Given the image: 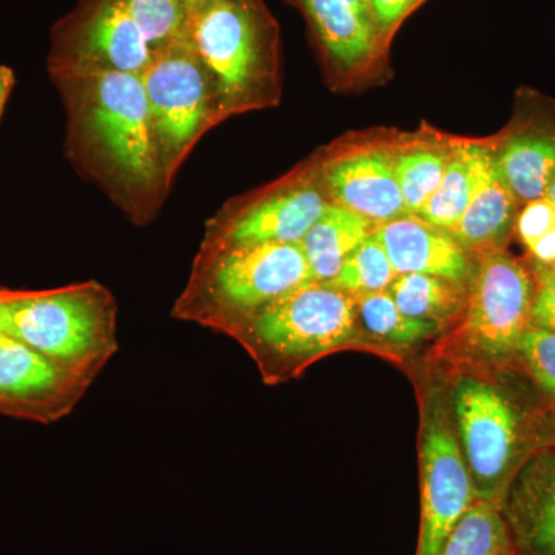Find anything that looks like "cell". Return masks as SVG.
<instances>
[{
    "label": "cell",
    "mask_w": 555,
    "mask_h": 555,
    "mask_svg": "<svg viewBox=\"0 0 555 555\" xmlns=\"http://www.w3.org/2000/svg\"><path fill=\"white\" fill-rule=\"evenodd\" d=\"M14 75L10 68L0 67V115L5 107V102L9 100L11 89H13Z\"/></svg>",
    "instance_id": "1f68e13d"
},
{
    "label": "cell",
    "mask_w": 555,
    "mask_h": 555,
    "mask_svg": "<svg viewBox=\"0 0 555 555\" xmlns=\"http://www.w3.org/2000/svg\"><path fill=\"white\" fill-rule=\"evenodd\" d=\"M357 312L369 334L396 346H414L436 337L440 326L406 315L389 291L358 295Z\"/></svg>",
    "instance_id": "603a6c76"
},
{
    "label": "cell",
    "mask_w": 555,
    "mask_h": 555,
    "mask_svg": "<svg viewBox=\"0 0 555 555\" xmlns=\"http://www.w3.org/2000/svg\"><path fill=\"white\" fill-rule=\"evenodd\" d=\"M309 281L312 273L299 244H204L173 317L230 335L259 309Z\"/></svg>",
    "instance_id": "7a4b0ae2"
},
{
    "label": "cell",
    "mask_w": 555,
    "mask_h": 555,
    "mask_svg": "<svg viewBox=\"0 0 555 555\" xmlns=\"http://www.w3.org/2000/svg\"><path fill=\"white\" fill-rule=\"evenodd\" d=\"M182 2H184L185 10H188V16H190V14H192L193 11L198 9L203 0H182Z\"/></svg>",
    "instance_id": "836d02e7"
},
{
    "label": "cell",
    "mask_w": 555,
    "mask_h": 555,
    "mask_svg": "<svg viewBox=\"0 0 555 555\" xmlns=\"http://www.w3.org/2000/svg\"><path fill=\"white\" fill-rule=\"evenodd\" d=\"M312 27L332 60L345 68H357L377 49L374 22L361 16L345 0H299Z\"/></svg>",
    "instance_id": "d6986e66"
},
{
    "label": "cell",
    "mask_w": 555,
    "mask_h": 555,
    "mask_svg": "<svg viewBox=\"0 0 555 555\" xmlns=\"http://www.w3.org/2000/svg\"><path fill=\"white\" fill-rule=\"evenodd\" d=\"M153 49L119 0H94L62 40V69H108L142 75Z\"/></svg>",
    "instance_id": "8fae6325"
},
{
    "label": "cell",
    "mask_w": 555,
    "mask_h": 555,
    "mask_svg": "<svg viewBox=\"0 0 555 555\" xmlns=\"http://www.w3.org/2000/svg\"><path fill=\"white\" fill-rule=\"evenodd\" d=\"M491 153V147L474 142L454 145L449 152L443 178L418 218L434 228L451 232L469 206Z\"/></svg>",
    "instance_id": "ffe728a7"
},
{
    "label": "cell",
    "mask_w": 555,
    "mask_h": 555,
    "mask_svg": "<svg viewBox=\"0 0 555 555\" xmlns=\"http://www.w3.org/2000/svg\"><path fill=\"white\" fill-rule=\"evenodd\" d=\"M496 167L520 204L545 198L555 179V130L529 127L494 150Z\"/></svg>",
    "instance_id": "e0dca14e"
},
{
    "label": "cell",
    "mask_w": 555,
    "mask_h": 555,
    "mask_svg": "<svg viewBox=\"0 0 555 555\" xmlns=\"http://www.w3.org/2000/svg\"><path fill=\"white\" fill-rule=\"evenodd\" d=\"M324 182L334 204L374 225L406 217L396 175V155L386 149H363L327 164Z\"/></svg>",
    "instance_id": "5bb4252c"
},
{
    "label": "cell",
    "mask_w": 555,
    "mask_h": 555,
    "mask_svg": "<svg viewBox=\"0 0 555 555\" xmlns=\"http://www.w3.org/2000/svg\"><path fill=\"white\" fill-rule=\"evenodd\" d=\"M387 291L406 315L443 327L465 310L469 288L440 276L401 273Z\"/></svg>",
    "instance_id": "44dd1931"
},
{
    "label": "cell",
    "mask_w": 555,
    "mask_h": 555,
    "mask_svg": "<svg viewBox=\"0 0 555 555\" xmlns=\"http://www.w3.org/2000/svg\"><path fill=\"white\" fill-rule=\"evenodd\" d=\"M328 204L313 185H288L225 219L214 232H208L204 244H299Z\"/></svg>",
    "instance_id": "7c38bea8"
},
{
    "label": "cell",
    "mask_w": 555,
    "mask_h": 555,
    "mask_svg": "<svg viewBox=\"0 0 555 555\" xmlns=\"http://www.w3.org/2000/svg\"><path fill=\"white\" fill-rule=\"evenodd\" d=\"M91 385L31 347L0 335V411L56 422L78 406Z\"/></svg>",
    "instance_id": "30bf717a"
},
{
    "label": "cell",
    "mask_w": 555,
    "mask_h": 555,
    "mask_svg": "<svg viewBox=\"0 0 555 555\" xmlns=\"http://www.w3.org/2000/svg\"><path fill=\"white\" fill-rule=\"evenodd\" d=\"M534 275L505 248L485 251L474 269L462 323L444 352L476 366H511L531 324Z\"/></svg>",
    "instance_id": "8992f818"
},
{
    "label": "cell",
    "mask_w": 555,
    "mask_h": 555,
    "mask_svg": "<svg viewBox=\"0 0 555 555\" xmlns=\"http://www.w3.org/2000/svg\"><path fill=\"white\" fill-rule=\"evenodd\" d=\"M375 228L377 225L366 218L338 204H328L324 214L299 243L308 259L312 280L317 283H328L337 275L343 262L374 233Z\"/></svg>",
    "instance_id": "ac0fdd59"
},
{
    "label": "cell",
    "mask_w": 555,
    "mask_h": 555,
    "mask_svg": "<svg viewBox=\"0 0 555 555\" xmlns=\"http://www.w3.org/2000/svg\"><path fill=\"white\" fill-rule=\"evenodd\" d=\"M514 366L542 393L546 406L555 404V332L529 324L518 341Z\"/></svg>",
    "instance_id": "484cf974"
},
{
    "label": "cell",
    "mask_w": 555,
    "mask_h": 555,
    "mask_svg": "<svg viewBox=\"0 0 555 555\" xmlns=\"http://www.w3.org/2000/svg\"><path fill=\"white\" fill-rule=\"evenodd\" d=\"M139 25L153 50L188 30V10L182 0H119Z\"/></svg>",
    "instance_id": "4316f807"
},
{
    "label": "cell",
    "mask_w": 555,
    "mask_h": 555,
    "mask_svg": "<svg viewBox=\"0 0 555 555\" xmlns=\"http://www.w3.org/2000/svg\"><path fill=\"white\" fill-rule=\"evenodd\" d=\"M554 229L555 203L546 196L525 204V207L518 211L516 232L526 250L550 235Z\"/></svg>",
    "instance_id": "83f0119b"
},
{
    "label": "cell",
    "mask_w": 555,
    "mask_h": 555,
    "mask_svg": "<svg viewBox=\"0 0 555 555\" xmlns=\"http://www.w3.org/2000/svg\"><path fill=\"white\" fill-rule=\"evenodd\" d=\"M438 555H518L500 507L476 500Z\"/></svg>",
    "instance_id": "7402d4cb"
},
{
    "label": "cell",
    "mask_w": 555,
    "mask_h": 555,
    "mask_svg": "<svg viewBox=\"0 0 555 555\" xmlns=\"http://www.w3.org/2000/svg\"><path fill=\"white\" fill-rule=\"evenodd\" d=\"M518 199L496 167L494 150L486 160L476 192L451 235L466 251L505 248L516 230Z\"/></svg>",
    "instance_id": "2e32d148"
},
{
    "label": "cell",
    "mask_w": 555,
    "mask_h": 555,
    "mask_svg": "<svg viewBox=\"0 0 555 555\" xmlns=\"http://www.w3.org/2000/svg\"><path fill=\"white\" fill-rule=\"evenodd\" d=\"M357 320L352 295L309 281L259 309L230 337L246 347L266 377L283 379L349 343Z\"/></svg>",
    "instance_id": "3957f363"
},
{
    "label": "cell",
    "mask_w": 555,
    "mask_h": 555,
    "mask_svg": "<svg viewBox=\"0 0 555 555\" xmlns=\"http://www.w3.org/2000/svg\"><path fill=\"white\" fill-rule=\"evenodd\" d=\"M387 257L401 273H425L454 283L473 281L474 269L469 255L451 233L427 224L418 217H401L379 224L374 230Z\"/></svg>",
    "instance_id": "9a60e30c"
},
{
    "label": "cell",
    "mask_w": 555,
    "mask_h": 555,
    "mask_svg": "<svg viewBox=\"0 0 555 555\" xmlns=\"http://www.w3.org/2000/svg\"><path fill=\"white\" fill-rule=\"evenodd\" d=\"M449 152L415 147L396 155V175L408 215L418 217L436 192L447 169Z\"/></svg>",
    "instance_id": "cb8c5ba5"
},
{
    "label": "cell",
    "mask_w": 555,
    "mask_h": 555,
    "mask_svg": "<svg viewBox=\"0 0 555 555\" xmlns=\"http://www.w3.org/2000/svg\"><path fill=\"white\" fill-rule=\"evenodd\" d=\"M546 198H550L551 201H554L555 203V179L553 184H551L550 190H547Z\"/></svg>",
    "instance_id": "e575fe53"
},
{
    "label": "cell",
    "mask_w": 555,
    "mask_h": 555,
    "mask_svg": "<svg viewBox=\"0 0 555 555\" xmlns=\"http://www.w3.org/2000/svg\"><path fill=\"white\" fill-rule=\"evenodd\" d=\"M0 335L94 383L119 350L118 306L100 283L0 292Z\"/></svg>",
    "instance_id": "6da1fadb"
},
{
    "label": "cell",
    "mask_w": 555,
    "mask_h": 555,
    "mask_svg": "<svg viewBox=\"0 0 555 555\" xmlns=\"http://www.w3.org/2000/svg\"><path fill=\"white\" fill-rule=\"evenodd\" d=\"M420 478L422 521L415 555H438L452 529L477 500L449 398L438 390H433L423 404Z\"/></svg>",
    "instance_id": "9c48e42d"
},
{
    "label": "cell",
    "mask_w": 555,
    "mask_h": 555,
    "mask_svg": "<svg viewBox=\"0 0 555 555\" xmlns=\"http://www.w3.org/2000/svg\"><path fill=\"white\" fill-rule=\"evenodd\" d=\"M398 276L396 268L387 257L385 247L377 236H371L343 262L337 275L328 281L327 286L358 297V295L383 292Z\"/></svg>",
    "instance_id": "d4e9b609"
},
{
    "label": "cell",
    "mask_w": 555,
    "mask_h": 555,
    "mask_svg": "<svg viewBox=\"0 0 555 555\" xmlns=\"http://www.w3.org/2000/svg\"><path fill=\"white\" fill-rule=\"evenodd\" d=\"M418 2L420 0H371L372 17L378 35L393 30Z\"/></svg>",
    "instance_id": "f546056e"
},
{
    "label": "cell",
    "mask_w": 555,
    "mask_h": 555,
    "mask_svg": "<svg viewBox=\"0 0 555 555\" xmlns=\"http://www.w3.org/2000/svg\"><path fill=\"white\" fill-rule=\"evenodd\" d=\"M534 444L539 449L555 448V404L539 408L534 418Z\"/></svg>",
    "instance_id": "4dcf8cb0"
},
{
    "label": "cell",
    "mask_w": 555,
    "mask_h": 555,
    "mask_svg": "<svg viewBox=\"0 0 555 555\" xmlns=\"http://www.w3.org/2000/svg\"><path fill=\"white\" fill-rule=\"evenodd\" d=\"M534 298L531 306V324L555 332V264L532 266Z\"/></svg>",
    "instance_id": "f1b7e54d"
},
{
    "label": "cell",
    "mask_w": 555,
    "mask_h": 555,
    "mask_svg": "<svg viewBox=\"0 0 555 555\" xmlns=\"http://www.w3.org/2000/svg\"><path fill=\"white\" fill-rule=\"evenodd\" d=\"M79 86L80 127L130 188L159 184L158 150L141 76L108 69H62Z\"/></svg>",
    "instance_id": "5b68a950"
},
{
    "label": "cell",
    "mask_w": 555,
    "mask_h": 555,
    "mask_svg": "<svg viewBox=\"0 0 555 555\" xmlns=\"http://www.w3.org/2000/svg\"><path fill=\"white\" fill-rule=\"evenodd\" d=\"M258 0H203L188 31L217 87L222 113L248 107L270 76L272 30Z\"/></svg>",
    "instance_id": "ba28073f"
},
{
    "label": "cell",
    "mask_w": 555,
    "mask_h": 555,
    "mask_svg": "<svg viewBox=\"0 0 555 555\" xmlns=\"http://www.w3.org/2000/svg\"><path fill=\"white\" fill-rule=\"evenodd\" d=\"M500 511L518 555H555V448L525 460Z\"/></svg>",
    "instance_id": "4fadbf2b"
},
{
    "label": "cell",
    "mask_w": 555,
    "mask_h": 555,
    "mask_svg": "<svg viewBox=\"0 0 555 555\" xmlns=\"http://www.w3.org/2000/svg\"><path fill=\"white\" fill-rule=\"evenodd\" d=\"M449 408L476 499L500 507L518 467L535 452L539 408L526 409L502 383L474 374L455 379Z\"/></svg>",
    "instance_id": "277c9868"
},
{
    "label": "cell",
    "mask_w": 555,
    "mask_h": 555,
    "mask_svg": "<svg viewBox=\"0 0 555 555\" xmlns=\"http://www.w3.org/2000/svg\"><path fill=\"white\" fill-rule=\"evenodd\" d=\"M141 80L160 170L169 179L201 134L221 118V102L188 30L153 50Z\"/></svg>",
    "instance_id": "52a82bcc"
},
{
    "label": "cell",
    "mask_w": 555,
    "mask_h": 555,
    "mask_svg": "<svg viewBox=\"0 0 555 555\" xmlns=\"http://www.w3.org/2000/svg\"><path fill=\"white\" fill-rule=\"evenodd\" d=\"M345 2L347 5L352 7L357 13H360L361 16L367 17V20L374 22V17H372L371 0H345Z\"/></svg>",
    "instance_id": "d6a6232c"
}]
</instances>
